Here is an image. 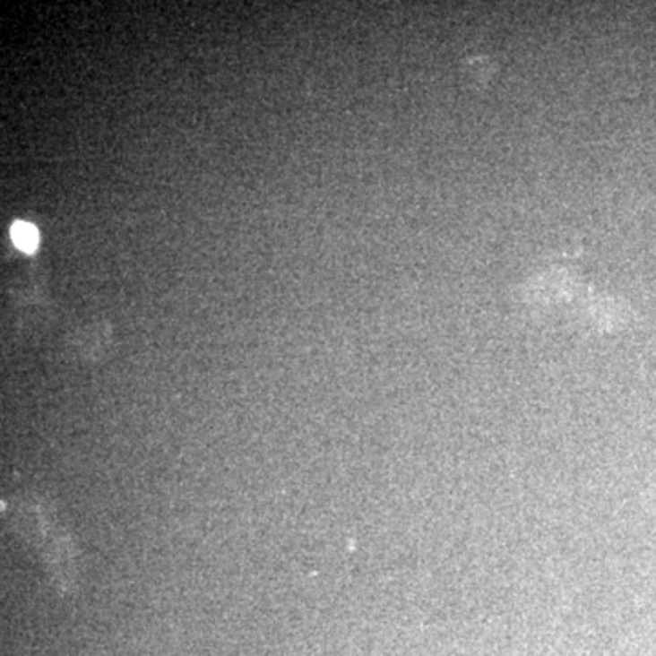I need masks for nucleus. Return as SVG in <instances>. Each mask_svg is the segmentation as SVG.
Instances as JSON below:
<instances>
[{
	"instance_id": "1",
	"label": "nucleus",
	"mask_w": 656,
	"mask_h": 656,
	"mask_svg": "<svg viewBox=\"0 0 656 656\" xmlns=\"http://www.w3.org/2000/svg\"><path fill=\"white\" fill-rule=\"evenodd\" d=\"M12 237L15 245L26 252H33L39 245V232L30 223H15L12 229Z\"/></svg>"
}]
</instances>
